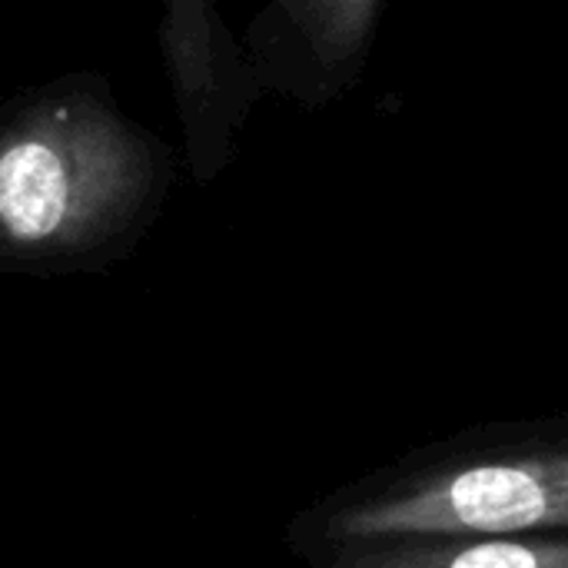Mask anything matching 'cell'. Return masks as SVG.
<instances>
[{"mask_svg":"<svg viewBox=\"0 0 568 568\" xmlns=\"http://www.w3.org/2000/svg\"><path fill=\"white\" fill-rule=\"evenodd\" d=\"M568 519V463H489L439 479L413 496L356 509L339 529L353 539L383 536H509Z\"/></svg>","mask_w":568,"mask_h":568,"instance_id":"6da1fadb","label":"cell"},{"mask_svg":"<svg viewBox=\"0 0 568 568\" xmlns=\"http://www.w3.org/2000/svg\"><path fill=\"white\" fill-rule=\"evenodd\" d=\"M83 220V190L70 160L43 140L0 153V230L17 243H47Z\"/></svg>","mask_w":568,"mask_h":568,"instance_id":"7a4b0ae2","label":"cell"},{"mask_svg":"<svg viewBox=\"0 0 568 568\" xmlns=\"http://www.w3.org/2000/svg\"><path fill=\"white\" fill-rule=\"evenodd\" d=\"M343 568H568L562 542H476L453 549H396L343 562Z\"/></svg>","mask_w":568,"mask_h":568,"instance_id":"3957f363","label":"cell"}]
</instances>
